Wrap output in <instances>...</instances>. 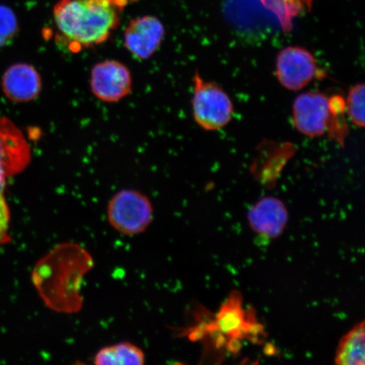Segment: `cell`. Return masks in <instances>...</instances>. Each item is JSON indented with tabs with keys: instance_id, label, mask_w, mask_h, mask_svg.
Returning a JSON list of instances; mask_svg holds the SVG:
<instances>
[{
	"instance_id": "cell-1",
	"label": "cell",
	"mask_w": 365,
	"mask_h": 365,
	"mask_svg": "<svg viewBox=\"0 0 365 365\" xmlns=\"http://www.w3.org/2000/svg\"><path fill=\"white\" fill-rule=\"evenodd\" d=\"M93 267V259L88 251L76 244H63L36 263L31 278L49 309L72 314L82 307V281Z\"/></svg>"
},
{
	"instance_id": "cell-2",
	"label": "cell",
	"mask_w": 365,
	"mask_h": 365,
	"mask_svg": "<svg viewBox=\"0 0 365 365\" xmlns=\"http://www.w3.org/2000/svg\"><path fill=\"white\" fill-rule=\"evenodd\" d=\"M192 340H205L219 354L238 353L242 341L259 342L264 336V327L253 309L243 307V297L232 291L216 314L202 310L195 318L194 326L186 331Z\"/></svg>"
},
{
	"instance_id": "cell-3",
	"label": "cell",
	"mask_w": 365,
	"mask_h": 365,
	"mask_svg": "<svg viewBox=\"0 0 365 365\" xmlns=\"http://www.w3.org/2000/svg\"><path fill=\"white\" fill-rule=\"evenodd\" d=\"M118 11L94 0H59L53 18L62 42L76 53L104 43L120 23Z\"/></svg>"
},
{
	"instance_id": "cell-4",
	"label": "cell",
	"mask_w": 365,
	"mask_h": 365,
	"mask_svg": "<svg viewBox=\"0 0 365 365\" xmlns=\"http://www.w3.org/2000/svg\"><path fill=\"white\" fill-rule=\"evenodd\" d=\"M345 100L319 91L300 94L293 104V122L301 134L316 138L327 133L342 143L345 135Z\"/></svg>"
},
{
	"instance_id": "cell-5",
	"label": "cell",
	"mask_w": 365,
	"mask_h": 365,
	"mask_svg": "<svg viewBox=\"0 0 365 365\" xmlns=\"http://www.w3.org/2000/svg\"><path fill=\"white\" fill-rule=\"evenodd\" d=\"M30 148L21 131L11 120L0 117V245L10 240L11 212L4 190L6 179L29 165Z\"/></svg>"
},
{
	"instance_id": "cell-6",
	"label": "cell",
	"mask_w": 365,
	"mask_h": 365,
	"mask_svg": "<svg viewBox=\"0 0 365 365\" xmlns=\"http://www.w3.org/2000/svg\"><path fill=\"white\" fill-rule=\"evenodd\" d=\"M153 212L148 196L135 190L118 191L109 200L107 209L109 225L127 236L147 230L153 220Z\"/></svg>"
},
{
	"instance_id": "cell-7",
	"label": "cell",
	"mask_w": 365,
	"mask_h": 365,
	"mask_svg": "<svg viewBox=\"0 0 365 365\" xmlns=\"http://www.w3.org/2000/svg\"><path fill=\"white\" fill-rule=\"evenodd\" d=\"M193 83L195 122L208 131L221 130L227 125L234 114V105L226 91L216 83L203 80L198 73H195Z\"/></svg>"
},
{
	"instance_id": "cell-8",
	"label": "cell",
	"mask_w": 365,
	"mask_h": 365,
	"mask_svg": "<svg viewBox=\"0 0 365 365\" xmlns=\"http://www.w3.org/2000/svg\"><path fill=\"white\" fill-rule=\"evenodd\" d=\"M276 75L284 88L302 90L319 75L316 58L307 49L290 46L277 54Z\"/></svg>"
},
{
	"instance_id": "cell-9",
	"label": "cell",
	"mask_w": 365,
	"mask_h": 365,
	"mask_svg": "<svg viewBox=\"0 0 365 365\" xmlns=\"http://www.w3.org/2000/svg\"><path fill=\"white\" fill-rule=\"evenodd\" d=\"M90 85L96 98L103 102L117 103L130 93V71L120 61L100 62L91 70Z\"/></svg>"
},
{
	"instance_id": "cell-10",
	"label": "cell",
	"mask_w": 365,
	"mask_h": 365,
	"mask_svg": "<svg viewBox=\"0 0 365 365\" xmlns=\"http://www.w3.org/2000/svg\"><path fill=\"white\" fill-rule=\"evenodd\" d=\"M165 29L158 18L150 16L132 20L125 31V45L132 56L144 61L161 46Z\"/></svg>"
},
{
	"instance_id": "cell-11",
	"label": "cell",
	"mask_w": 365,
	"mask_h": 365,
	"mask_svg": "<svg viewBox=\"0 0 365 365\" xmlns=\"http://www.w3.org/2000/svg\"><path fill=\"white\" fill-rule=\"evenodd\" d=\"M247 218L255 234L272 240L284 232L289 222V212L281 200L267 196L250 209Z\"/></svg>"
},
{
	"instance_id": "cell-12",
	"label": "cell",
	"mask_w": 365,
	"mask_h": 365,
	"mask_svg": "<svg viewBox=\"0 0 365 365\" xmlns=\"http://www.w3.org/2000/svg\"><path fill=\"white\" fill-rule=\"evenodd\" d=\"M2 88L11 101L29 103L38 97L42 79L34 66L25 63H16L4 73Z\"/></svg>"
},
{
	"instance_id": "cell-13",
	"label": "cell",
	"mask_w": 365,
	"mask_h": 365,
	"mask_svg": "<svg viewBox=\"0 0 365 365\" xmlns=\"http://www.w3.org/2000/svg\"><path fill=\"white\" fill-rule=\"evenodd\" d=\"M365 360L364 322H359L341 337L335 356L341 365H364Z\"/></svg>"
},
{
	"instance_id": "cell-14",
	"label": "cell",
	"mask_w": 365,
	"mask_h": 365,
	"mask_svg": "<svg viewBox=\"0 0 365 365\" xmlns=\"http://www.w3.org/2000/svg\"><path fill=\"white\" fill-rule=\"evenodd\" d=\"M145 356L139 346L129 341L104 346L95 355L97 365H140L144 364Z\"/></svg>"
},
{
	"instance_id": "cell-15",
	"label": "cell",
	"mask_w": 365,
	"mask_h": 365,
	"mask_svg": "<svg viewBox=\"0 0 365 365\" xmlns=\"http://www.w3.org/2000/svg\"><path fill=\"white\" fill-rule=\"evenodd\" d=\"M313 0H262L264 6L276 14L284 30H289L292 21L301 12L312 7Z\"/></svg>"
},
{
	"instance_id": "cell-16",
	"label": "cell",
	"mask_w": 365,
	"mask_h": 365,
	"mask_svg": "<svg viewBox=\"0 0 365 365\" xmlns=\"http://www.w3.org/2000/svg\"><path fill=\"white\" fill-rule=\"evenodd\" d=\"M364 85L356 84L351 88L345 100V110L356 126L364 127Z\"/></svg>"
},
{
	"instance_id": "cell-17",
	"label": "cell",
	"mask_w": 365,
	"mask_h": 365,
	"mask_svg": "<svg viewBox=\"0 0 365 365\" xmlns=\"http://www.w3.org/2000/svg\"><path fill=\"white\" fill-rule=\"evenodd\" d=\"M17 31L15 14L10 8L0 6V47L10 44L15 38Z\"/></svg>"
},
{
	"instance_id": "cell-18",
	"label": "cell",
	"mask_w": 365,
	"mask_h": 365,
	"mask_svg": "<svg viewBox=\"0 0 365 365\" xmlns=\"http://www.w3.org/2000/svg\"><path fill=\"white\" fill-rule=\"evenodd\" d=\"M94 1L107 4L114 8L118 9V11H121L123 8H125L131 3L135 2L136 0H94Z\"/></svg>"
}]
</instances>
